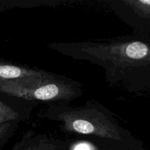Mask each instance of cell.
<instances>
[{"mask_svg": "<svg viewBox=\"0 0 150 150\" xmlns=\"http://www.w3.org/2000/svg\"><path fill=\"white\" fill-rule=\"evenodd\" d=\"M47 114L48 118L61 122L63 128L67 131L122 141V134L114 119L92 105L79 108L52 106L48 108Z\"/></svg>", "mask_w": 150, "mask_h": 150, "instance_id": "obj_1", "label": "cell"}, {"mask_svg": "<svg viewBox=\"0 0 150 150\" xmlns=\"http://www.w3.org/2000/svg\"><path fill=\"white\" fill-rule=\"evenodd\" d=\"M0 92L29 100H68L81 95L73 83L60 80L50 73L0 82Z\"/></svg>", "mask_w": 150, "mask_h": 150, "instance_id": "obj_2", "label": "cell"}, {"mask_svg": "<svg viewBox=\"0 0 150 150\" xmlns=\"http://www.w3.org/2000/svg\"><path fill=\"white\" fill-rule=\"evenodd\" d=\"M12 150H64V146L45 135H35L33 132H29L15 144Z\"/></svg>", "mask_w": 150, "mask_h": 150, "instance_id": "obj_3", "label": "cell"}, {"mask_svg": "<svg viewBox=\"0 0 150 150\" xmlns=\"http://www.w3.org/2000/svg\"><path fill=\"white\" fill-rule=\"evenodd\" d=\"M47 72L26 68L11 64L0 63V82L16 80L28 77H38L46 74Z\"/></svg>", "mask_w": 150, "mask_h": 150, "instance_id": "obj_4", "label": "cell"}, {"mask_svg": "<svg viewBox=\"0 0 150 150\" xmlns=\"http://www.w3.org/2000/svg\"><path fill=\"white\" fill-rule=\"evenodd\" d=\"M19 118L18 111L12 107L0 101V125L6 123L13 122Z\"/></svg>", "mask_w": 150, "mask_h": 150, "instance_id": "obj_5", "label": "cell"}, {"mask_svg": "<svg viewBox=\"0 0 150 150\" xmlns=\"http://www.w3.org/2000/svg\"><path fill=\"white\" fill-rule=\"evenodd\" d=\"M13 129L14 124H13V122L6 123L0 125V148L7 140Z\"/></svg>", "mask_w": 150, "mask_h": 150, "instance_id": "obj_6", "label": "cell"}, {"mask_svg": "<svg viewBox=\"0 0 150 150\" xmlns=\"http://www.w3.org/2000/svg\"><path fill=\"white\" fill-rule=\"evenodd\" d=\"M139 1L142 4L150 6V0H140V1Z\"/></svg>", "mask_w": 150, "mask_h": 150, "instance_id": "obj_7", "label": "cell"}]
</instances>
